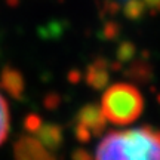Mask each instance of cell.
<instances>
[{
	"label": "cell",
	"instance_id": "cell-7",
	"mask_svg": "<svg viewBox=\"0 0 160 160\" xmlns=\"http://www.w3.org/2000/svg\"><path fill=\"white\" fill-rule=\"evenodd\" d=\"M9 132V111L5 98L0 95V144L3 142Z\"/></svg>",
	"mask_w": 160,
	"mask_h": 160
},
{
	"label": "cell",
	"instance_id": "cell-1",
	"mask_svg": "<svg viewBox=\"0 0 160 160\" xmlns=\"http://www.w3.org/2000/svg\"><path fill=\"white\" fill-rule=\"evenodd\" d=\"M95 160H160V132L148 126L110 132L98 145Z\"/></svg>",
	"mask_w": 160,
	"mask_h": 160
},
{
	"label": "cell",
	"instance_id": "cell-6",
	"mask_svg": "<svg viewBox=\"0 0 160 160\" xmlns=\"http://www.w3.org/2000/svg\"><path fill=\"white\" fill-rule=\"evenodd\" d=\"M147 12L142 0H128L123 5V15L129 21H141Z\"/></svg>",
	"mask_w": 160,
	"mask_h": 160
},
{
	"label": "cell",
	"instance_id": "cell-2",
	"mask_svg": "<svg viewBox=\"0 0 160 160\" xmlns=\"http://www.w3.org/2000/svg\"><path fill=\"white\" fill-rule=\"evenodd\" d=\"M141 92L131 83H116L105 91L101 101L104 119L114 125H129L142 114Z\"/></svg>",
	"mask_w": 160,
	"mask_h": 160
},
{
	"label": "cell",
	"instance_id": "cell-10",
	"mask_svg": "<svg viewBox=\"0 0 160 160\" xmlns=\"http://www.w3.org/2000/svg\"><path fill=\"white\" fill-rule=\"evenodd\" d=\"M18 2H19V0H8V3H9L11 6H15Z\"/></svg>",
	"mask_w": 160,
	"mask_h": 160
},
{
	"label": "cell",
	"instance_id": "cell-3",
	"mask_svg": "<svg viewBox=\"0 0 160 160\" xmlns=\"http://www.w3.org/2000/svg\"><path fill=\"white\" fill-rule=\"evenodd\" d=\"M0 86L13 98H19L24 92V79L18 70L5 67L0 76Z\"/></svg>",
	"mask_w": 160,
	"mask_h": 160
},
{
	"label": "cell",
	"instance_id": "cell-8",
	"mask_svg": "<svg viewBox=\"0 0 160 160\" xmlns=\"http://www.w3.org/2000/svg\"><path fill=\"white\" fill-rule=\"evenodd\" d=\"M133 52H135V46L132 45L131 42H123L119 48V52H117V55L122 61H128V59H131L132 55H133Z\"/></svg>",
	"mask_w": 160,
	"mask_h": 160
},
{
	"label": "cell",
	"instance_id": "cell-5",
	"mask_svg": "<svg viewBox=\"0 0 160 160\" xmlns=\"http://www.w3.org/2000/svg\"><path fill=\"white\" fill-rule=\"evenodd\" d=\"M108 80V73L102 61H95L88 68V83L93 88H102Z\"/></svg>",
	"mask_w": 160,
	"mask_h": 160
},
{
	"label": "cell",
	"instance_id": "cell-4",
	"mask_svg": "<svg viewBox=\"0 0 160 160\" xmlns=\"http://www.w3.org/2000/svg\"><path fill=\"white\" fill-rule=\"evenodd\" d=\"M17 160H46L45 150L40 147L37 141L25 138L17 144Z\"/></svg>",
	"mask_w": 160,
	"mask_h": 160
},
{
	"label": "cell",
	"instance_id": "cell-9",
	"mask_svg": "<svg viewBox=\"0 0 160 160\" xmlns=\"http://www.w3.org/2000/svg\"><path fill=\"white\" fill-rule=\"evenodd\" d=\"M147 12H150L151 15H157L160 13V0H142Z\"/></svg>",
	"mask_w": 160,
	"mask_h": 160
}]
</instances>
